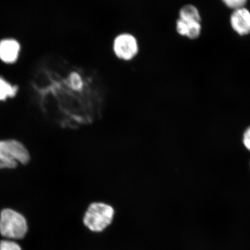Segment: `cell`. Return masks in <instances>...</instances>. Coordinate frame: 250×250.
<instances>
[{
    "mask_svg": "<svg viewBox=\"0 0 250 250\" xmlns=\"http://www.w3.org/2000/svg\"><path fill=\"white\" fill-rule=\"evenodd\" d=\"M20 46L14 40H5L0 42V59L6 62H13L17 60Z\"/></svg>",
    "mask_w": 250,
    "mask_h": 250,
    "instance_id": "obj_7",
    "label": "cell"
},
{
    "mask_svg": "<svg viewBox=\"0 0 250 250\" xmlns=\"http://www.w3.org/2000/svg\"><path fill=\"white\" fill-rule=\"evenodd\" d=\"M17 92V87L12 86L5 80L0 78V101L14 97Z\"/></svg>",
    "mask_w": 250,
    "mask_h": 250,
    "instance_id": "obj_9",
    "label": "cell"
},
{
    "mask_svg": "<svg viewBox=\"0 0 250 250\" xmlns=\"http://www.w3.org/2000/svg\"><path fill=\"white\" fill-rule=\"evenodd\" d=\"M114 215V208L103 203L90 205L83 218V223L93 232H101L111 223Z\"/></svg>",
    "mask_w": 250,
    "mask_h": 250,
    "instance_id": "obj_2",
    "label": "cell"
},
{
    "mask_svg": "<svg viewBox=\"0 0 250 250\" xmlns=\"http://www.w3.org/2000/svg\"><path fill=\"white\" fill-rule=\"evenodd\" d=\"M232 29L240 36L250 33V12L243 7L235 9L230 17Z\"/></svg>",
    "mask_w": 250,
    "mask_h": 250,
    "instance_id": "obj_5",
    "label": "cell"
},
{
    "mask_svg": "<svg viewBox=\"0 0 250 250\" xmlns=\"http://www.w3.org/2000/svg\"><path fill=\"white\" fill-rule=\"evenodd\" d=\"M228 7L235 9L244 7L248 0H222Z\"/></svg>",
    "mask_w": 250,
    "mask_h": 250,
    "instance_id": "obj_12",
    "label": "cell"
},
{
    "mask_svg": "<svg viewBox=\"0 0 250 250\" xmlns=\"http://www.w3.org/2000/svg\"><path fill=\"white\" fill-rule=\"evenodd\" d=\"M242 142L246 149L250 152V126L247 128L244 132Z\"/></svg>",
    "mask_w": 250,
    "mask_h": 250,
    "instance_id": "obj_13",
    "label": "cell"
},
{
    "mask_svg": "<svg viewBox=\"0 0 250 250\" xmlns=\"http://www.w3.org/2000/svg\"><path fill=\"white\" fill-rule=\"evenodd\" d=\"M0 250H22L17 243L5 240L0 242Z\"/></svg>",
    "mask_w": 250,
    "mask_h": 250,
    "instance_id": "obj_11",
    "label": "cell"
},
{
    "mask_svg": "<svg viewBox=\"0 0 250 250\" xmlns=\"http://www.w3.org/2000/svg\"><path fill=\"white\" fill-rule=\"evenodd\" d=\"M201 24L199 21L183 20L178 18L176 22L177 33L181 36L194 40L198 37L201 32Z\"/></svg>",
    "mask_w": 250,
    "mask_h": 250,
    "instance_id": "obj_6",
    "label": "cell"
},
{
    "mask_svg": "<svg viewBox=\"0 0 250 250\" xmlns=\"http://www.w3.org/2000/svg\"><path fill=\"white\" fill-rule=\"evenodd\" d=\"M18 162L8 157L0 151V169L14 168L17 167Z\"/></svg>",
    "mask_w": 250,
    "mask_h": 250,
    "instance_id": "obj_10",
    "label": "cell"
},
{
    "mask_svg": "<svg viewBox=\"0 0 250 250\" xmlns=\"http://www.w3.org/2000/svg\"><path fill=\"white\" fill-rule=\"evenodd\" d=\"M112 51L118 60L129 62L134 60L140 52V43L132 33L122 32L115 36L112 42Z\"/></svg>",
    "mask_w": 250,
    "mask_h": 250,
    "instance_id": "obj_3",
    "label": "cell"
},
{
    "mask_svg": "<svg viewBox=\"0 0 250 250\" xmlns=\"http://www.w3.org/2000/svg\"><path fill=\"white\" fill-rule=\"evenodd\" d=\"M28 226L22 214L11 208H5L0 214V233L11 239H22L27 232Z\"/></svg>",
    "mask_w": 250,
    "mask_h": 250,
    "instance_id": "obj_1",
    "label": "cell"
},
{
    "mask_svg": "<svg viewBox=\"0 0 250 250\" xmlns=\"http://www.w3.org/2000/svg\"><path fill=\"white\" fill-rule=\"evenodd\" d=\"M179 16V18L181 20L194 21L201 22V18L198 9L193 5H186L181 7Z\"/></svg>",
    "mask_w": 250,
    "mask_h": 250,
    "instance_id": "obj_8",
    "label": "cell"
},
{
    "mask_svg": "<svg viewBox=\"0 0 250 250\" xmlns=\"http://www.w3.org/2000/svg\"><path fill=\"white\" fill-rule=\"evenodd\" d=\"M0 151L18 163L26 165L30 161V156L27 149L17 140L0 141Z\"/></svg>",
    "mask_w": 250,
    "mask_h": 250,
    "instance_id": "obj_4",
    "label": "cell"
}]
</instances>
